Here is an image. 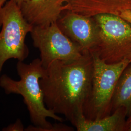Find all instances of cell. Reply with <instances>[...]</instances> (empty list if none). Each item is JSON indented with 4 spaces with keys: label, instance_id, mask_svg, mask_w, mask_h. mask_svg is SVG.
<instances>
[{
    "label": "cell",
    "instance_id": "1",
    "mask_svg": "<svg viewBox=\"0 0 131 131\" xmlns=\"http://www.w3.org/2000/svg\"><path fill=\"white\" fill-rule=\"evenodd\" d=\"M93 74V61L89 52L73 61L52 62L39 80L47 108L64 115L73 125L84 116Z\"/></svg>",
    "mask_w": 131,
    "mask_h": 131
},
{
    "label": "cell",
    "instance_id": "2",
    "mask_svg": "<svg viewBox=\"0 0 131 131\" xmlns=\"http://www.w3.org/2000/svg\"><path fill=\"white\" fill-rule=\"evenodd\" d=\"M17 71L20 78L19 81L3 74L0 76V87L7 94H16L23 97L33 124L25 129V131H74L71 127L62 123L52 124L47 120V118L50 117L60 122L64 121L45 105L44 94L39 83V80L45 74V68L40 59H34L29 64L24 61H18Z\"/></svg>",
    "mask_w": 131,
    "mask_h": 131
},
{
    "label": "cell",
    "instance_id": "3",
    "mask_svg": "<svg viewBox=\"0 0 131 131\" xmlns=\"http://www.w3.org/2000/svg\"><path fill=\"white\" fill-rule=\"evenodd\" d=\"M93 61V74L91 89L84 105L86 118L95 120L109 116L112 113V101L117 81L123 70L131 63L125 60L109 64L94 52H90Z\"/></svg>",
    "mask_w": 131,
    "mask_h": 131
},
{
    "label": "cell",
    "instance_id": "4",
    "mask_svg": "<svg viewBox=\"0 0 131 131\" xmlns=\"http://www.w3.org/2000/svg\"><path fill=\"white\" fill-rule=\"evenodd\" d=\"M0 76L3 66L10 59L24 61L29 51L25 43L34 26L24 18L20 7L9 0L0 9Z\"/></svg>",
    "mask_w": 131,
    "mask_h": 131
},
{
    "label": "cell",
    "instance_id": "5",
    "mask_svg": "<svg viewBox=\"0 0 131 131\" xmlns=\"http://www.w3.org/2000/svg\"><path fill=\"white\" fill-rule=\"evenodd\" d=\"M93 17L99 28V36L96 46L90 52L109 64L131 61V25L114 14H99Z\"/></svg>",
    "mask_w": 131,
    "mask_h": 131
},
{
    "label": "cell",
    "instance_id": "6",
    "mask_svg": "<svg viewBox=\"0 0 131 131\" xmlns=\"http://www.w3.org/2000/svg\"><path fill=\"white\" fill-rule=\"evenodd\" d=\"M30 34L33 45L39 50L45 69L53 61H73L83 54L80 47L62 32L56 23L34 26Z\"/></svg>",
    "mask_w": 131,
    "mask_h": 131
},
{
    "label": "cell",
    "instance_id": "7",
    "mask_svg": "<svg viewBox=\"0 0 131 131\" xmlns=\"http://www.w3.org/2000/svg\"><path fill=\"white\" fill-rule=\"evenodd\" d=\"M62 32L84 53L92 51L97 45L99 28L93 17L67 11L56 22Z\"/></svg>",
    "mask_w": 131,
    "mask_h": 131
},
{
    "label": "cell",
    "instance_id": "8",
    "mask_svg": "<svg viewBox=\"0 0 131 131\" xmlns=\"http://www.w3.org/2000/svg\"><path fill=\"white\" fill-rule=\"evenodd\" d=\"M65 0H29L20 6L24 18L33 26L56 23L63 13Z\"/></svg>",
    "mask_w": 131,
    "mask_h": 131
},
{
    "label": "cell",
    "instance_id": "9",
    "mask_svg": "<svg viewBox=\"0 0 131 131\" xmlns=\"http://www.w3.org/2000/svg\"><path fill=\"white\" fill-rule=\"evenodd\" d=\"M131 9V0H65L62 12H72L88 17L102 14L119 16Z\"/></svg>",
    "mask_w": 131,
    "mask_h": 131
},
{
    "label": "cell",
    "instance_id": "10",
    "mask_svg": "<svg viewBox=\"0 0 131 131\" xmlns=\"http://www.w3.org/2000/svg\"><path fill=\"white\" fill-rule=\"evenodd\" d=\"M126 111L123 107L118 108L109 116L90 120L84 116L78 118L73 126L78 131H126Z\"/></svg>",
    "mask_w": 131,
    "mask_h": 131
},
{
    "label": "cell",
    "instance_id": "11",
    "mask_svg": "<svg viewBox=\"0 0 131 131\" xmlns=\"http://www.w3.org/2000/svg\"><path fill=\"white\" fill-rule=\"evenodd\" d=\"M119 107L125 108L127 117L131 116V63L122 72L113 94L112 113Z\"/></svg>",
    "mask_w": 131,
    "mask_h": 131
},
{
    "label": "cell",
    "instance_id": "12",
    "mask_svg": "<svg viewBox=\"0 0 131 131\" xmlns=\"http://www.w3.org/2000/svg\"><path fill=\"white\" fill-rule=\"evenodd\" d=\"M2 130L3 131H25V128L21 120L18 118L14 123L4 128Z\"/></svg>",
    "mask_w": 131,
    "mask_h": 131
},
{
    "label": "cell",
    "instance_id": "13",
    "mask_svg": "<svg viewBox=\"0 0 131 131\" xmlns=\"http://www.w3.org/2000/svg\"><path fill=\"white\" fill-rule=\"evenodd\" d=\"M119 16L131 26V9L125 10L122 11Z\"/></svg>",
    "mask_w": 131,
    "mask_h": 131
},
{
    "label": "cell",
    "instance_id": "14",
    "mask_svg": "<svg viewBox=\"0 0 131 131\" xmlns=\"http://www.w3.org/2000/svg\"><path fill=\"white\" fill-rule=\"evenodd\" d=\"M126 131H131V115L127 120Z\"/></svg>",
    "mask_w": 131,
    "mask_h": 131
},
{
    "label": "cell",
    "instance_id": "15",
    "mask_svg": "<svg viewBox=\"0 0 131 131\" xmlns=\"http://www.w3.org/2000/svg\"><path fill=\"white\" fill-rule=\"evenodd\" d=\"M14 1L20 7L21 6V5H22L23 3L28 1L29 0H14Z\"/></svg>",
    "mask_w": 131,
    "mask_h": 131
},
{
    "label": "cell",
    "instance_id": "16",
    "mask_svg": "<svg viewBox=\"0 0 131 131\" xmlns=\"http://www.w3.org/2000/svg\"><path fill=\"white\" fill-rule=\"evenodd\" d=\"M7 0H0V9L5 5Z\"/></svg>",
    "mask_w": 131,
    "mask_h": 131
}]
</instances>
